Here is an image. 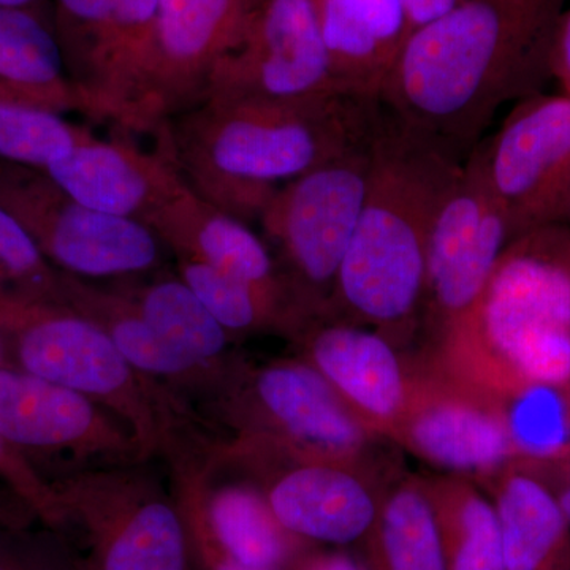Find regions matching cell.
<instances>
[{
	"mask_svg": "<svg viewBox=\"0 0 570 570\" xmlns=\"http://www.w3.org/2000/svg\"><path fill=\"white\" fill-rule=\"evenodd\" d=\"M569 0H463L412 32L377 102L404 130L456 165L497 112L543 92Z\"/></svg>",
	"mask_w": 570,
	"mask_h": 570,
	"instance_id": "1",
	"label": "cell"
},
{
	"mask_svg": "<svg viewBox=\"0 0 570 570\" xmlns=\"http://www.w3.org/2000/svg\"><path fill=\"white\" fill-rule=\"evenodd\" d=\"M377 100L333 92L309 99L212 97L154 132L202 200L258 223L285 183L376 134Z\"/></svg>",
	"mask_w": 570,
	"mask_h": 570,
	"instance_id": "2",
	"label": "cell"
},
{
	"mask_svg": "<svg viewBox=\"0 0 570 570\" xmlns=\"http://www.w3.org/2000/svg\"><path fill=\"white\" fill-rule=\"evenodd\" d=\"M438 366L512 401L570 384V228L513 239L466 313L420 347Z\"/></svg>",
	"mask_w": 570,
	"mask_h": 570,
	"instance_id": "3",
	"label": "cell"
},
{
	"mask_svg": "<svg viewBox=\"0 0 570 570\" xmlns=\"http://www.w3.org/2000/svg\"><path fill=\"white\" fill-rule=\"evenodd\" d=\"M461 167L404 132L381 108L365 204L324 317L411 347L420 332L431 223Z\"/></svg>",
	"mask_w": 570,
	"mask_h": 570,
	"instance_id": "4",
	"label": "cell"
},
{
	"mask_svg": "<svg viewBox=\"0 0 570 570\" xmlns=\"http://www.w3.org/2000/svg\"><path fill=\"white\" fill-rule=\"evenodd\" d=\"M0 344L9 366L111 411L149 459L170 463L204 436L205 420L184 397L135 370L104 330L66 303L0 291Z\"/></svg>",
	"mask_w": 570,
	"mask_h": 570,
	"instance_id": "5",
	"label": "cell"
},
{
	"mask_svg": "<svg viewBox=\"0 0 570 570\" xmlns=\"http://www.w3.org/2000/svg\"><path fill=\"white\" fill-rule=\"evenodd\" d=\"M208 412L212 422L232 431L227 441L302 459L400 472L396 445L367 430L299 356L264 365L242 360Z\"/></svg>",
	"mask_w": 570,
	"mask_h": 570,
	"instance_id": "6",
	"label": "cell"
},
{
	"mask_svg": "<svg viewBox=\"0 0 570 570\" xmlns=\"http://www.w3.org/2000/svg\"><path fill=\"white\" fill-rule=\"evenodd\" d=\"M153 460L86 469L51 482L52 530L80 550L89 570H194L174 480Z\"/></svg>",
	"mask_w": 570,
	"mask_h": 570,
	"instance_id": "7",
	"label": "cell"
},
{
	"mask_svg": "<svg viewBox=\"0 0 570 570\" xmlns=\"http://www.w3.org/2000/svg\"><path fill=\"white\" fill-rule=\"evenodd\" d=\"M376 134L285 183L258 220L307 322L325 316L337 272L354 238L373 168Z\"/></svg>",
	"mask_w": 570,
	"mask_h": 570,
	"instance_id": "8",
	"label": "cell"
},
{
	"mask_svg": "<svg viewBox=\"0 0 570 570\" xmlns=\"http://www.w3.org/2000/svg\"><path fill=\"white\" fill-rule=\"evenodd\" d=\"M159 0H51L63 63L85 115L149 134L146 94Z\"/></svg>",
	"mask_w": 570,
	"mask_h": 570,
	"instance_id": "9",
	"label": "cell"
},
{
	"mask_svg": "<svg viewBox=\"0 0 570 570\" xmlns=\"http://www.w3.org/2000/svg\"><path fill=\"white\" fill-rule=\"evenodd\" d=\"M225 468L245 472L285 530L313 546L335 549L362 547L390 487L404 474L284 455L235 441L217 449L214 472Z\"/></svg>",
	"mask_w": 570,
	"mask_h": 570,
	"instance_id": "10",
	"label": "cell"
},
{
	"mask_svg": "<svg viewBox=\"0 0 570 570\" xmlns=\"http://www.w3.org/2000/svg\"><path fill=\"white\" fill-rule=\"evenodd\" d=\"M0 206L56 269L80 279L110 283L153 275L170 254L148 225L96 212L33 168L0 163Z\"/></svg>",
	"mask_w": 570,
	"mask_h": 570,
	"instance_id": "11",
	"label": "cell"
},
{
	"mask_svg": "<svg viewBox=\"0 0 570 570\" xmlns=\"http://www.w3.org/2000/svg\"><path fill=\"white\" fill-rule=\"evenodd\" d=\"M392 442L436 472L478 483L523 455L509 401L442 370L422 348L412 351L411 389Z\"/></svg>",
	"mask_w": 570,
	"mask_h": 570,
	"instance_id": "12",
	"label": "cell"
},
{
	"mask_svg": "<svg viewBox=\"0 0 570 570\" xmlns=\"http://www.w3.org/2000/svg\"><path fill=\"white\" fill-rule=\"evenodd\" d=\"M0 436L47 480L153 460L130 428L91 397L0 366Z\"/></svg>",
	"mask_w": 570,
	"mask_h": 570,
	"instance_id": "13",
	"label": "cell"
},
{
	"mask_svg": "<svg viewBox=\"0 0 570 570\" xmlns=\"http://www.w3.org/2000/svg\"><path fill=\"white\" fill-rule=\"evenodd\" d=\"M513 239L508 216L472 153L442 195L428 235L419 332L425 343L474 305Z\"/></svg>",
	"mask_w": 570,
	"mask_h": 570,
	"instance_id": "14",
	"label": "cell"
},
{
	"mask_svg": "<svg viewBox=\"0 0 570 570\" xmlns=\"http://www.w3.org/2000/svg\"><path fill=\"white\" fill-rule=\"evenodd\" d=\"M513 238L561 224L570 202V96L539 92L520 100L474 149Z\"/></svg>",
	"mask_w": 570,
	"mask_h": 570,
	"instance_id": "15",
	"label": "cell"
},
{
	"mask_svg": "<svg viewBox=\"0 0 570 570\" xmlns=\"http://www.w3.org/2000/svg\"><path fill=\"white\" fill-rule=\"evenodd\" d=\"M333 92L341 91L316 0H261L242 43L217 63L206 99L296 100Z\"/></svg>",
	"mask_w": 570,
	"mask_h": 570,
	"instance_id": "16",
	"label": "cell"
},
{
	"mask_svg": "<svg viewBox=\"0 0 570 570\" xmlns=\"http://www.w3.org/2000/svg\"><path fill=\"white\" fill-rule=\"evenodd\" d=\"M261 0H159L146 122L165 121L208 96L217 63L235 50Z\"/></svg>",
	"mask_w": 570,
	"mask_h": 570,
	"instance_id": "17",
	"label": "cell"
},
{
	"mask_svg": "<svg viewBox=\"0 0 570 570\" xmlns=\"http://www.w3.org/2000/svg\"><path fill=\"white\" fill-rule=\"evenodd\" d=\"M292 343L367 430L392 442L411 389V348L333 317L314 318Z\"/></svg>",
	"mask_w": 570,
	"mask_h": 570,
	"instance_id": "18",
	"label": "cell"
},
{
	"mask_svg": "<svg viewBox=\"0 0 570 570\" xmlns=\"http://www.w3.org/2000/svg\"><path fill=\"white\" fill-rule=\"evenodd\" d=\"M43 174L80 204L146 225L186 187L160 149L145 151L126 135L94 137Z\"/></svg>",
	"mask_w": 570,
	"mask_h": 570,
	"instance_id": "19",
	"label": "cell"
},
{
	"mask_svg": "<svg viewBox=\"0 0 570 570\" xmlns=\"http://www.w3.org/2000/svg\"><path fill=\"white\" fill-rule=\"evenodd\" d=\"M148 227L163 239L170 254L197 258L253 285L285 307L298 321L299 332L307 325L275 255L264 236L255 234L249 224L202 200L186 186L154 214Z\"/></svg>",
	"mask_w": 570,
	"mask_h": 570,
	"instance_id": "20",
	"label": "cell"
},
{
	"mask_svg": "<svg viewBox=\"0 0 570 570\" xmlns=\"http://www.w3.org/2000/svg\"><path fill=\"white\" fill-rule=\"evenodd\" d=\"M61 302L104 330L135 370L174 390L190 406L198 401L209 411L238 366L236 363L230 370H217L184 355L157 335L132 303L110 284L61 272Z\"/></svg>",
	"mask_w": 570,
	"mask_h": 570,
	"instance_id": "21",
	"label": "cell"
},
{
	"mask_svg": "<svg viewBox=\"0 0 570 570\" xmlns=\"http://www.w3.org/2000/svg\"><path fill=\"white\" fill-rule=\"evenodd\" d=\"M337 89L379 99L411 36L401 0H316Z\"/></svg>",
	"mask_w": 570,
	"mask_h": 570,
	"instance_id": "22",
	"label": "cell"
},
{
	"mask_svg": "<svg viewBox=\"0 0 570 570\" xmlns=\"http://www.w3.org/2000/svg\"><path fill=\"white\" fill-rule=\"evenodd\" d=\"M497 510L504 570H570V524L547 487L515 460L479 483Z\"/></svg>",
	"mask_w": 570,
	"mask_h": 570,
	"instance_id": "23",
	"label": "cell"
},
{
	"mask_svg": "<svg viewBox=\"0 0 570 570\" xmlns=\"http://www.w3.org/2000/svg\"><path fill=\"white\" fill-rule=\"evenodd\" d=\"M0 100L85 115L48 11L0 7Z\"/></svg>",
	"mask_w": 570,
	"mask_h": 570,
	"instance_id": "24",
	"label": "cell"
},
{
	"mask_svg": "<svg viewBox=\"0 0 570 570\" xmlns=\"http://www.w3.org/2000/svg\"><path fill=\"white\" fill-rule=\"evenodd\" d=\"M202 498L214 538L247 568L288 570L317 547L285 530L262 491L245 479L214 485L206 474Z\"/></svg>",
	"mask_w": 570,
	"mask_h": 570,
	"instance_id": "25",
	"label": "cell"
},
{
	"mask_svg": "<svg viewBox=\"0 0 570 570\" xmlns=\"http://www.w3.org/2000/svg\"><path fill=\"white\" fill-rule=\"evenodd\" d=\"M107 284L132 303L157 335L195 362L230 370L242 360L232 351L234 337L178 275L160 269L153 275Z\"/></svg>",
	"mask_w": 570,
	"mask_h": 570,
	"instance_id": "26",
	"label": "cell"
},
{
	"mask_svg": "<svg viewBox=\"0 0 570 570\" xmlns=\"http://www.w3.org/2000/svg\"><path fill=\"white\" fill-rule=\"evenodd\" d=\"M433 510L448 570H504L501 530L489 494L475 480L419 475Z\"/></svg>",
	"mask_w": 570,
	"mask_h": 570,
	"instance_id": "27",
	"label": "cell"
},
{
	"mask_svg": "<svg viewBox=\"0 0 570 570\" xmlns=\"http://www.w3.org/2000/svg\"><path fill=\"white\" fill-rule=\"evenodd\" d=\"M360 549L370 570H448L419 475L401 474L393 482Z\"/></svg>",
	"mask_w": 570,
	"mask_h": 570,
	"instance_id": "28",
	"label": "cell"
},
{
	"mask_svg": "<svg viewBox=\"0 0 570 570\" xmlns=\"http://www.w3.org/2000/svg\"><path fill=\"white\" fill-rule=\"evenodd\" d=\"M175 261L176 275L189 285L234 341L266 333H275L291 341L298 335V321L253 285L187 255H175Z\"/></svg>",
	"mask_w": 570,
	"mask_h": 570,
	"instance_id": "29",
	"label": "cell"
},
{
	"mask_svg": "<svg viewBox=\"0 0 570 570\" xmlns=\"http://www.w3.org/2000/svg\"><path fill=\"white\" fill-rule=\"evenodd\" d=\"M94 137L62 112L0 100V163L45 171Z\"/></svg>",
	"mask_w": 570,
	"mask_h": 570,
	"instance_id": "30",
	"label": "cell"
},
{
	"mask_svg": "<svg viewBox=\"0 0 570 570\" xmlns=\"http://www.w3.org/2000/svg\"><path fill=\"white\" fill-rule=\"evenodd\" d=\"M0 281L6 291L61 302V272L48 262L32 236L0 206Z\"/></svg>",
	"mask_w": 570,
	"mask_h": 570,
	"instance_id": "31",
	"label": "cell"
},
{
	"mask_svg": "<svg viewBox=\"0 0 570 570\" xmlns=\"http://www.w3.org/2000/svg\"><path fill=\"white\" fill-rule=\"evenodd\" d=\"M0 570H89L80 550L47 524L0 521Z\"/></svg>",
	"mask_w": 570,
	"mask_h": 570,
	"instance_id": "32",
	"label": "cell"
},
{
	"mask_svg": "<svg viewBox=\"0 0 570 570\" xmlns=\"http://www.w3.org/2000/svg\"><path fill=\"white\" fill-rule=\"evenodd\" d=\"M205 471H186L171 474L176 493L186 520L187 535H189L190 557L194 570H258L247 568L225 553L214 538L204 509Z\"/></svg>",
	"mask_w": 570,
	"mask_h": 570,
	"instance_id": "33",
	"label": "cell"
},
{
	"mask_svg": "<svg viewBox=\"0 0 570 570\" xmlns=\"http://www.w3.org/2000/svg\"><path fill=\"white\" fill-rule=\"evenodd\" d=\"M0 487L20 499L40 523L51 527L55 494L50 483L17 449L0 436Z\"/></svg>",
	"mask_w": 570,
	"mask_h": 570,
	"instance_id": "34",
	"label": "cell"
},
{
	"mask_svg": "<svg viewBox=\"0 0 570 570\" xmlns=\"http://www.w3.org/2000/svg\"><path fill=\"white\" fill-rule=\"evenodd\" d=\"M515 463L547 487L570 524V450L561 449L543 456H520Z\"/></svg>",
	"mask_w": 570,
	"mask_h": 570,
	"instance_id": "35",
	"label": "cell"
},
{
	"mask_svg": "<svg viewBox=\"0 0 570 570\" xmlns=\"http://www.w3.org/2000/svg\"><path fill=\"white\" fill-rule=\"evenodd\" d=\"M288 570H370L363 554L335 547H313Z\"/></svg>",
	"mask_w": 570,
	"mask_h": 570,
	"instance_id": "36",
	"label": "cell"
},
{
	"mask_svg": "<svg viewBox=\"0 0 570 570\" xmlns=\"http://www.w3.org/2000/svg\"><path fill=\"white\" fill-rule=\"evenodd\" d=\"M553 80L560 82L561 91L570 96V6L562 11L551 48Z\"/></svg>",
	"mask_w": 570,
	"mask_h": 570,
	"instance_id": "37",
	"label": "cell"
},
{
	"mask_svg": "<svg viewBox=\"0 0 570 570\" xmlns=\"http://www.w3.org/2000/svg\"><path fill=\"white\" fill-rule=\"evenodd\" d=\"M461 2L463 0H401L411 33L444 17Z\"/></svg>",
	"mask_w": 570,
	"mask_h": 570,
	"instance_id": "38",
	"label": "cell"
},
{
	"mask_svg": "<svg viewBox=\"0 0 570 570\" xmlns=\"http://www.w3.org/2000/svg\"><path fill=\"white\" fill-rule=\"evenodd\" d=\"M0 7L48 11V13H51V0H0Z\"/></svg>",
	"mask_w": 570,
	"mask_h": 570,
	"instance_id": "39",
	"label": "cell"
},
{
	"mask_svg": "<svg viewBox=\"0 0 570 570\" xmlns=\"http://www.w3.org/2000/svg\"><path fill=\"white\" fill-rule=\"evenodd\" d=\"M562 397H564L566 417H568L570 428V384L562 387Z\"/></svg>",
	"mask_w": 570,
	"mask_h": 570,
	"instance_id": "40",
	"label": "cell"
},
{
	"mask_svg": "<svg viewBox=\"0 0 570 570\" xmlns=\"http://www.w3.org/2000/svg\"><path fill=\"white\" fill-rule=\"evenodd\" d=\"M561 224L568 225V227L570 228V202L568 208H566L564 216H562Z\"/></svg>",
	"mask_w": 570,
	"mask_h": 570,
	"instance_id": "41",
	"label": "cell"
},
{
	"mask_svg": "<svg viewBox=\"0 0 570 570\" xmlns=\"http://www.w3.org/2000/svg\"><path fill=\"white\" fill-rule=\"evenodd\" d=\"M0 366H9V362H7L6 352H3L2 344H0Z\"/></svg>",
	"mask_w": 570,
	"mask_h": 570,
	"instance_id": "42",
	"label": "cell"
},
{
	"mask_svg": "<svg viewBox=\"0 0 570 570\" xmlns=\"http://www.w3.org/2000/svg\"><path fill=\"white\" fill-rule=\"evenodd\" d=\"M562 449H568V450H570V441H569V442H568V444H566V445H564V448H562Z\"/></svg>",
	"mask_w": 570,
	"mask_h": 570,
	"instance_id": "43",
	"label": "cell"
}]
</instances>
